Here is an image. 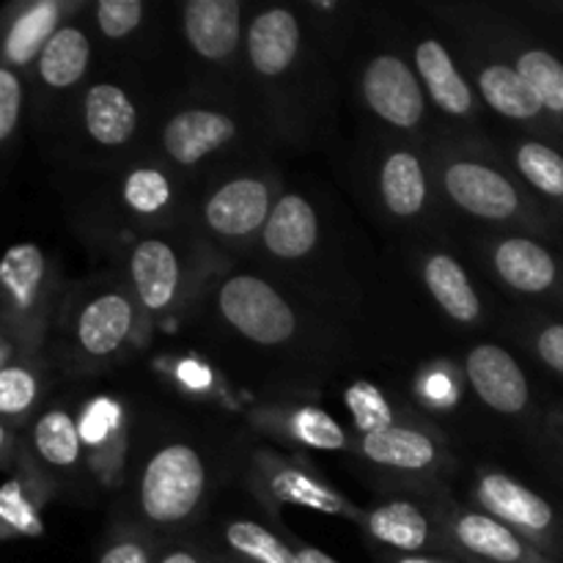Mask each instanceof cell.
<instances>
[{"mask_svg": "<svg viewBox=\"0 0 563 563\" xmlns=\"http://www.w3.org/2000/svg\"><path fill=\"white\" fill-rule=\"evenodd\" d=\"M434 185L445 201L467 218L493 225H528L537 229V209L515 176L487 154L456 143H438L429 154Z\"/></svg>", "mask_w": 563, "mask_h": 563, "instance_id": "cell-1", "label": "cell"}, {"mask_svg": "<svg viewBox=\"0 0 563 563\" xmlns=\"http://www.w3.org/2000/svg\"><path fill=\"white\" fill-rule=\"evenodd\" d=\"M55 295H58V280L47 253L36 242L11 245L0 262V308H3L0 366L36 352L53 319Z\"/></svg>", "mask_w": 563, "mask_h": 563, "instance_id": "cell-2", "label": "cell"}, {"mask_svg": "<svg viewBox=\"0 0 563 563\" xmlns=\"http://www.w3.org/2000/svg\"><path fill=\"white\" fill-rule=\"evenodd\" d=\"M209 489L207 460L190 443H165L146 456L135 484L137 526L174 533L196 520Z\"/></svg>", "mask_w": 563, "mask_h": 563, "instance_id": "cell-3", "label": "cell"}, {"mask_svg": "<svg viewBox=\"0 0 563 563\" xmlns=\"http://www.w3.org/2000/svg\"><path fill=\"white\" fill-rule=\"evenodd\" d=\"M247 487L273 515L278 509H311L328 517L361 520L363 509L335 489L306 456L258 449L247 471Z\"/></svg>", "mask_w": 563, "mask_h": 563, "instance_id": "cell-4", "label": "cell"}, {"mask_svg": "<svg viewBox=\"0 0 563 563\" xmlns=\"http://www.w3.org/2000/svg\"><path fill=\"white\" fill-rule=\"evenodd\" d=\"M198 264L185 240L168 234H146L126 256L130 291L141 308L143 324L152 319L174 317L192 291Z\"/></svg>", "mask_w": 563, "mask_h": 563, "instance_id": "cell-5", "label": "cell"}, {"mask_svg": "<svg viewBox=\"0 0 563 563\" xmlns=\"http://www.w3.org/2000/svg\"><path fill=\"white\" fill-rule=\"evenodd\" d=\"M137 328H143V317L132 291L104 286L82 297L71 311V352L82 366H108L130 350Z\"/></svg>", "mask_w": 563, "mask_h": 563, "instance_id": "cell-6", "label": "cell"}, {"mask_svg": "<svg viewBox=\"0 0 563 563\" xmlns=\"http://www.w3.org/2000/svg\"><path fill=\"white\" fill-rule=\"evenodd\" d=\"M355 454L366 465L407 482H434L451 467L443 432L423 416L379 432L355 434Z\"/></svg>", "mask_w": 563, "mask_h": 563, "instance_id": "cell-7", "label": "cell"}, {"mask_svg": "<svg viewBox=\"0 0 563 563\" xmlns=\"http://www.w3.org/2000/svg\"><path fill=\"white\" fill-rule=\"evenodd\" d=\"M218 311L223 322L256 346H284L297 335V313L286 297L251 273L231 275L218 289Z\"/></svg>", "mask_w": 563, "mask_h": 563, "instance_id": "cell-8", "label": "cell"}, {"mask_svg": "<svg viewBox=\"0 0 563 563\" xmlns=\"http://www.w3.org/2000/svg\"><path fill=\"white\" fill-rule=\"evenodd\" d=\"M278 181L269 174L245 170L220 181L201 203V225L225 245H251L278 203Z\"/></svg>", "mask_w": 563, "mask_h": 563, "instance_id": "cell-9", "label": "cell"}, {"mask_svg": "<svg viewBox=\"0 0 563 563\" xmlns=\"http://www.w3.org/2000/svg\"><path fill=\"white\" fill-rule=\"evenodd\" d=\"M443 515L445 506L394 495L366 506L357 526L374 548L388 555H449Z\"/></svg>", "mask_w": 563, "mask_h": 563, "instance_id": "cell-10", "label": "cell"}, {"mask_svg": "<svg viewBox=\"0 0 563 563\" xmlns=\"http://www.w3.org/2000/svg\"><path fill=\"white\" fill-rule=\"evenodd\" d=\"M473 500L476 509L487 511L495 520L506 522L511 531L526 537L533 548L548 553L550 559H559V515H555L553 504L517 482L515 476L504 471H493V467H482L473 482ZM563 563V561H561Z\"/></svg>", "mask_w": 563, "mask_h": 563, "instance_id": "cell-11", "label": "cell"}, {"mask_svg": "<svg viewBox=\"0 0 563 563\" xmlns=\"http://www.w3.org/2000/svg\"><path fill=\"white\" fill-rule=\"evenodd\" d=\"M361 93L368 113L385 126L421 132L427 124L429 99L416 66L396 53H377L361 71Z\"/></svg>", "mask_w": 563, "mask_h": 563, "instance_id": "cell-12", "label": "cell"}, {"mask_svg": "<svg viewBox=\"0 0 563 563\" xmlns=\"http://www.w3.org/2000/svg\"><path fill=\"white\" fill-rule=\"evenodd\" d=\"M445 542L460 563H561L482 509L445 504Z\"/></svg>", "mask_w": 563, "mask_h": 563, "instance_id": "cell-13", "label": "cell"}, {"mask_svg": "<svg viewBox=\"0 0 563 563\" xmlns=\"http://www.w3.org/2000/svg\"><path fill=\"white\" fill-rule=\"evenodd\" d=\"M253 427L291 449L355 454V432L328 410L306 401H264L247 412Z\"/></svg>", "mask_w": 563, "mask_h": 563, "instance_id": "cell-14", "label": "cell"}, {"mask_svg": "<svg viewBox=\"0 0 563 563\" xmlns=\"http://www.w3.org/2000/svg\"><path fill=\"white\" fill-rule=\"evenodd\" d=\"M242 124L225 108H185L170 115L159 132L165 165L174 170H190L223 154L234 141H240Z\"/></svg>", "mask_w": 563, "mask_h": 563, "instance_id": "cell-15", "label": "cell"}, {"mask_svg": "<svg viewBox=\"0 0 563 563\" xmlns=\"http://www.w3.org/2000/svg\"><path fill=\"white\" fill-rule=\"evenodd\" d=\"M302 53H306L302 22L286 5H269L247 22V66L269 88H278L280 82L297 75Z\"/></svg>", "mask_w": 563, "mask_h": 563, "instance_id": "cell-16", "label": "cell"}, {"mask_svg": "<svg viewBox=\"0 0 563 563\" xmlns=\"http://www.w3.org/2000/svg\"><path fill=\"white\" fill-rule=\"evenodd\" d=\"M377 198L394 220H421L432 207V163L412 146H390L377 165Z\"/></svg>", "mask_w": 563, "mask_h": 563, "instance_id": "cell-17", "label": "cell"}, {"mask_svg": "<svg viewBox=\"0 0 563 563\" xmlns=\"http://www.w3.org/2000/svg\"><path fill=\"white\" fill-rule=\"evenodd\" d=\"M412 66H416L427 99L449 119L473 124L478 121L476 88L460 69L454 55L440 38L421 36L412 44Z\"/></svg>", "mask_w": 563, "mask_h": 563, "instance_id": "cell-18", "label": "cell"}, {"mask_svg": "<svg viewBox=\"0 0 563 563\" xmlns=\"http://www.w3.org/2000/svg\"><path fill=\"white\" fill-rule=\"evenodd\" d=\"M487 264L495 278L517 295L542 297L559 289V258L533 236H495L487 245Z\"/></svg>", "mask_w": 563, "mask_h": 563, "instance_id": "cell-19", "label": "cell"}, {"mask_svg": "<svg viewBox=\"0 0 563 563\" xmlns=\"http://www.w3.org/2000/svg\"><path fill=\"white\" fill-rule=\"evenodd\" d=\"M82 451H86V438L69 407H47L31 423L25 454L47 484L75 478L82 467Z\"/></svg>", "mask_w": 563, "mask_h": 563, "instance_id": "cell-20", "label": "cell"}, {"mask_svg": "<svg viewBox=\"0 0 563 563\" xmlns=\"http://www.w3.org/2000/svg\"><path fill=\"white\" fill-rule=\"evenodd\" d=\"M465 377L482 405L500 416H520L531 405V385L509 350L478 344L465 357Z\"/></svg>", "mask_w": 563, "mask_h": 563, "instance_id": "cell-21", "label": "cell"}, {"mask_svg": "<svg viewBox=\"0 0 563 563\" xmlns=\"http://www.w3.org/2000/svg\"><path fill=\"white\" fill-rule=\"evenodd\" d=\"M240 0H190L181 11V31L187 44L201 60L229 66L240 53L242 42Z\"/></svg>", "mask_w": 563, "mask_h": 563, "instance_id": "cell-22", "label": "cell"}, {"mask_svg": "<svg viewBox=\"0 0 563 563\" xmlns=\"http://www.w3.org/2000/svg\"><path fill=\"white\" fill-rule=\"evenodd\" d=\"M119 203L126 218L137 223H174L185 203L179 174L165 163L132 165L119 185Z\"/></svg>", "mask_w": 563, "mask_h": 563, "instance_id": "cell-23", "label": "cell"}, {"mask_svg": "<svg viewBox=\"0 0 563 563\" xmlns=\"http://www.w3.org/2000/svg\"><path fill=\"white\" fill-rule=\"evenodd\" d=\"M473 88L498 115L515 124H537L548 115L542 99L531 82L520 75L511 60L478 58L473 60Z\"/></svg>", "mask_w": 563, "mask_h": 563, "instance_id": "cell-24", "label": "cell"}, {"mask_svg": "<svg viewBox=\"0 0 563 563\" xmlns=\"http://www.w3.org/2000/svg\"><path fill=\"white\" fill-rule=\"evenodd\" d=\"M135 99L119 82H93L80 99V126L99 148H121L137 135Z\"/></svg>", "mask_w": 563, "mask_h": 563, "instance_id": "cell-25", "label": "cell"}, {"mask_svg": "<svg viewBox=\"0 0 563 563\" xmlns=\"http://www.w3.org/2000/svg\"><path fill=\"white\" fill-rule=\"evenodd\" d=\"M258 242L278 262L306 258L319 242V218L313 203L300 192H280Z\"/></svg>", "mask_w": 563, "mask_h": 563, "instance_id": "cell-26", "label": "cell"}, {"mask_svg": "<svg viewBox=\"0 0 563 563\" xmlns=\"http://www.w3.org/2000/svg\"><path fill=\"white\" fill-rule=\"evenodd\" d=\"M421 280L429 295H432L434 306L454 324L471 328L482 319V297H478L467 269L451 253H427L421 258Z\"/></svg>", "mask_w": 563, "mask_h": 563, "instance_id": "cell-27", "label": "cell"}, {"mask_svg": "<svg viewBox=\"0 0 563 563\" xmlns=\"http://www.w3.org/2000/svg\"><path fill=\"white\" fill-rule=\"evenodd\" d=\"M91 53L93 42L86 27L60 25L33 64L42 91L64 93L80 86L91 66Z\"/></svg>", "mask_w": 563, "mask_h": 563, "instance_id": "cell-28", "label": "cell"}, {"mask_svg": "<svg viewBox=\"0 0 563 563\" xmlns=\"http://www.w3.org/2000/svg\"><path fill=\"white\" fill-rule=\"evenodd\" d=\"M212 548L220 563H297L289 533H275L256 520H229Z\"/></svg>", "mask_w": 563, "mask_h": 563, "instance_id": "cell-29", "label": "cell"}, {"mask_svg": "<svg viewBox=\"0 0 563 563\" xmlns=\"http://www.w3.org/2000/svg\"><path fill=\"white\" fill-rule=\"evenodd\" d=\"M44 396V368L33 355H20L0 366V416L5 429H22L38 418Z\"/></svg>", "mask_w": 563, "mask_h": 563, "instance_id": "cell-30", "label": "cell"}, {"mask_svg": "<svg viewBox=\"0 0 563 563\" xmlns=\"http://www.w3.org/2000/svg\"><path fill=\"white\" fill-rule=\"evenodd\" d=\"M44 476L33 467L27 454L22 451L16 471H9L3 495H0V515H3V533H38V509L44 504Z\"/></svg>", "mask_w": 563, "mask_h": 563, "instance_id": "cell-31", "label": "cell"}, {"mask_svg": "<svg viewBox=\"0 0 563 563\" xmlns=\"http://www.w3.org/2000/svg\"><path fill=\"white\" fill-rule=\"evenodd\" d=\"M64 3H44L25 5L14 22L5 27V44H3V64L9 66H27L36 64L42 55L44 44L49 42L55 31H58V16L64 14Z\"/></svg>", "mask_w": 563, "mask_h": 563, "instance_id": "cell-32", "label": "cell"}, {"mask_svg": "<svg viewBox=\"0 0 563 563\" xmlns=\"http://www.w3.org/2000/svg\"><path fill=\"white\" fill-rule=\"evenodd\" d=\"M344 405L352 416V432L355 434L399 427V423H407L421 416L407 401L383 394L372 383H352L344 394Z\"/></svg>", "mask_w": 563, "mask_h": 563, "instance_id": "cell-33", "label": "cell"}, {"mask_svg": "<svg viewBox=\"0 0 563 563\" xmlns=\"http://www.w3.org/2000/svg\"><path fill=\"white\" fill-rule=\"evenodd\" d=\"M511 163L531 190L563 203V154L559 148L537 137H526L511 146Z\"/></svg>", "mask_w": 563, "mask_h": 563, "instance_id": "cell-34", "label": "cell"}, {"mask_svg": "<svg viewBox=\"0 0 563 563\" xmlns=\"http://www.w3.org/2000/svg\"><path fill=\"white\" fill-rule=\"evenodd\" d=\"M511 64L531 82V88L542 99L544 110L550 115H563V60L555 58L550 49L520 47L515 49Z\"/></svg>", "mask_w": 563, "mask_h": 563, "instance_id": "cell-35", "label": "cell"}, {"mask_svg": "<svg viewBox=\"0 0 563 563\" xmlns=\"http://www.w3.org/2000/svg\"><path fill=\"white\" fill-rule=\"evenodd\" d=\"M159 550L152 531L132 522V526H115L99 550L97 563H157Z\"/></svg>", "mask_w": 563, "mask_h": 563, "instance_id": "cell-36", "label": "cell"}, {"mask_svg": "<svg viewBox=\"0 0 563 563\" xmlns=\"http://www.w3.org/2000/svg\"><path fill=\"white\" fill-rule=\"evenodd\" d=\"M146 5L141 0H99L93 5V25L104 42H124L143 25Z\"/></svg>", "mask_w": 563, "mask_h": 563, "instance_id": "cell-37", "label": "cell"}, {"mask_svg": "<svg viewBox=\"0 0 563 563\" xmlns=\"http://www.w3.org/2000/svg\"><path fill=\"white\" fill-rule=\"evenodd\" d=\"M25 108V86L14 66H0V141L9 143L16 135Z\"/></svg>", "mask_w": 563, "mask_h": 563, "instance_id": "cell-38", "label": "cell"}, {"mask_svg": "<svg viewBox=\"0 0 563 563\" xmlns=\"http://www.w3.org/2000/svg\"><path fill=\"white\" fill-rule=\"evenodd\" d=\"M533 355L550 368V372L563 377V324L550 322L533 333Z\"/></svg>", "mask_w": 563, "mask_h": 563, "instance_id": "cell-39", "label": "cell"}, {"mask_svg": "<svg viewBox=\"0 0 563 563\" xmlns=\"http://www.w3.org/2000/svg\"><path fill=\"white\" fill-rule=\"evenodd\" d=\"M157 563H220L212 544L192 542V539H176L168 548L159 550Z\"/></svg>", "mask_w": 563, "mask_h": 563, "instance_id": "cell-40", "label": "cell"}, {"mask_svg": "<svg viewBox=\"0 0 563 563\" xmlns=\"http://www.w3.org/2000/svg\"><path fill=\"white\" fill-rule=\"evenodd\" d=\"M291 542H295L297 563H341V561H335L333 555L324 553V550L313 548V544L300 542V539H295V537H291Z\"/></svg>", "mask_w": 563, "mask_h": 563, "instance_id": "cell-41", "label": "cell"}, {"mask_svg": "<svg viewBox=\"0 0 563 563\" xmlns=\"http://www.w3.org/2000/svg\"><path fill=\"white\" fill-rule=\"evenodd\" d=\"M385 563H460L449 555H388Z\"/></svg>", "mask_w": 563, "mask_h": 563, "instance_id": "cell-42", "label": "cell"}]
</instances>
